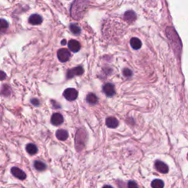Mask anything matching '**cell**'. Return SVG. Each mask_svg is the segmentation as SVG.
I'll list each match as a JSON object with an SVG mask.
<instances>
[{"mask_svg": "<svg viewBox=\"0 0 188 188\" xmlns=\"http://www.w3.org/2000/svg\"><path fill=\"white\" fill-rule=\"evenodd\" d=\"M63 96L67 100L74 101L76 100L77 96H78V91L74 88H68V89L65 90Z\"/></svg>", "mask_w": 188, "mask_h": 188, "instance_id": "6da1fadb", "label": "cell"}, {"mask_svg": "<svg viewBox=\"0 0 188 188\" xmlns=\"http://www.w3.org/2000/svg\"><path fill=\"white\" fill-rule=\"evenodd\" d=\"M57 57L60 61L65 62L70 59L71 53L66 49H61L57 51Z\"/></svg>", "mask_w": 188, "mask_h": 188, "instance_id": "7a4b0ae2", "label": "cell"}, {"mask_svg": "<svg viewBox=\"0 0 188 188\" xmlns=\"http://www.w3.org/2000/svg\"><path fill=\"white\" fill-rule=\"evenodd\" d=\"M84 73V69L83 67H75L71 70H69L67 73V77L68 78H72L75 76H80Z\"/></svg>", "mask_w": 188, "mask_h": 188, "instance_id": "3957f363", "label": "cell"}, {"mask_svg": "<svg viewBox=\"0 0 188 188\" xmlns=\"http://www.w3.org/2000/svg\"><path fill=\"white\" fill-rule=\"evenodd\" d=\"M103 91L109 97L113 96L115 94V88H114V85L111 83H106L103 86Z\"/></svg>", "mask_w": 188, "mask_h": 188, "instance_id": "277c9868", "label": "cell"}, {"mask_svg": "<svg viewBox=\"0 0 188 188\" xmlns=\"http://www.w3.org/2000/svg\"><path fill=\"white\" fill-rule=\"evenodd\" d=\"M11 173L15 177H16V178H18L19 179H21V180H24V179H25L26 177H27V175H26L25 173L22 170H21L20 168L17 167L12 168Z\"/></svg>", "mask_w": 188, "mask_h": 188, "instance_id": "5b68a950", "label": "cell"}, {"mask_svg": "<svg viewBox=\"0 0 188 188\" xmlns=\"http://www.w3.org/2000/svg\"><path fill=\"white\" fill-rule=\"evenodd\" d=\"M63 117L60 113L53 114L51 118V123L55 126H59L63 123Z\"/></svg>", "mask_w": 188, "mask_h": 188, "instance_id": "8992f818", "label": "cell"}, {"mask_svg": "<svg viewBox=\"0 0 188 188\" xmlns=\"http://www.w3.org/2000/svg\"><path fill=\"white\" fill-rule=\"evenodd\" d=\"M155 168L159 172L163 173V174H167L168 172V165L162 161L157 160L155 162Z\"/></svg>", "mask_w": 188, "mask_h": 188, "instance_id": "52a82bcc", "label": "cell"}, {"mask_svg": "<svg viewBox=\"0 0 188 188\" xmlns=\"http://www.w3.org/2000/svg\"><path fill=\"white\" fill-rule=\"evenodd\" d=\"M68 46L69 49H70L71 51H73V52H77V51L80 50L81 48L80 44L76 40H71L70 41L68 42Z\"/></svg>", "mask_w": 188, "mask_h": 188, "instance_id": "ba28073f", "label": "cell"}, {"mask_svg": "<svg viewBox=\"0 0 188 188\" xmlns=\"http://www.w3.org/2000/svg\"><path fill=\"white\" fill-rule=\"evenodd\" d=\"M42 17L38 14H32L29 18V22L32 25H39L42 23Z\"/></svg>", "mask_w": 188, "mask_h": 188, "instance_id": "9c48e42d", "label": "cell"}, {"mask_svg": "<svg viewBox=\"0 0 188 188\" xmlns=\"http://www.w3.org/2000/svg\"><path fill=\"white\" fill-rule=\"evenodd\" d=\"M56 137L58 140H62V141H65L68 139V132L65 129H59L56 132Z\"/></svg>", "mask_w": 188, "mask_h": 188, "instance_id": "30bf717a", "label": "cell"}, {"mask_svg": "<svg viewBox=\"0 0 188 188\" xmlns=\"http://www.w3.org/2000/svg\"><path fill=\"white\" fill-rule=\"evenodd\" d=\"M106 125L109 128L115 129L118 126V121L114 117H109L106 119Z\"/></svg>", "mask_w": 188, "mask_h": 188, "instance_id": "8fae6325", "label": "cell"}, {"mask_svg": "<svg viewBox=\"0 0 188 188\" xmlns=\"http://www.w3.org/2000/svg\"><path fill=\"white\" fill-rule=\"evenodd\" d=\"M11 93H12L11 88H10L9 85H6L5 84V85H3L2 86L1 90H0V94H1L2 96L8 97L10 96Z\"/></svg>", "mask_w": 188, "mask_h": 188, "instance_id": "7c38bea8", "label": "cell"}, {"mask_svg": "<svg viewBox=\"0 0 188 188\" xmlns=\"http://www.w3.org/2000/svg\"><path fill=\"white\" fill-rule=\"evenodd\" d=\"M26 150L30 155H34L38 152V148L33 143H29L26 146Z\"/></svg>", "mask_w": 188, "mask_h": 188, "instance_id": "4fadbf2b", "label": "cell"}, {"mask_svg": "<svg viewBox=\"0 0 188 188\" xmlns=\"http://www.w3.org/2000/svg\"><path fill=\"white\" fill-rule=\"evenodd\" d=\"M131 46L134 49H139L142 46V43L140 40L137 38H132L130 40Z\"/></svg>", "mask_w": 188, "mask_h": 188, "instance_id": "5bb4252c", "label": "cell"}, {"mask_svg": "<svg viewBox=\"0 0 188 188\" xmlns=\"http://www.w3.org/2000/svg\"><path fill=\"white\" fill-rule=\"evenodd\" d=\"M9 27V24L5 19H0V33H5Z\"/></svg>", "mask_w": 188, "mask_h": 188, "instance_id": "9a60e30c", "label": "cell"}, {"mask_svg": "<svg viewBox=\"0 0 188 188\" xmlns=\"http://www.w3.org/2000/svg\"><path fill=\"white\" fill-rule=\"evenodd\" d=\"M87 101L90 105H95L98 102V98L94 94L90 93L87 96Z\"/></svg>", "mask_w": 188, "mask_h": 188, "instance_id": "2e32d148", "label": "cell"}, {"mask_svg": "<svg viewBox=\"0 0 188 188\" xmlns=\"http://www.w3.org/2000/svg\"><path fill=\"white\" fill-rule=\"evenodd\" d=\"M34 166L36 170H39V171H42V170L46 169V164L44 163L41 161H35L34 163Z\"/></svg>", "mask_w": 188, "mask_h": 188, "instance_id": "e0dca14e", "label": "cell"}, {"mask_svg": "<svg viewBox=\"0 0 188 188\" xmlns=\"http://www.w3.org/2000/svg\"><path fill=\"white\" fill-rule=\"evenodd\" d=\"M152 188H163L164 182L161 179H154L152 182Z\"/></svg>", "mask_w": 188, "mask_h": 188, "instance_id": "ac0fdd59", "label": "cell"}, {"mask_svg": "<svg viewBox=\"0 0 188 188\" xmlns=\"http://www.w3.org/2000/svg\"><path fill=\"white\" fill-rule=\"evenodd\" d=\"M124 19L128 21H133L136 19V14L133 11H127L124 14Z\"/></svg>", "mask_w": 188, "mask_h": 188, "instance_id": "d6986e66", "label": "cell"}, {"mask_svg": "<svg viewBox=\"0 0 188 188\" xmlns=\"http://www.w3.org/2000/svg\"><path fill=\"white\" fill-rule=\"evenodd\" d=\"M70 30L74 35H79L81 32V29L77 24H71L70 25Z\"/></svg>", "mask_w": 188, "mask_h": 188, "instance_id": "ffe728a7", "label": "cell"}, {"mask_svg": "<svg viewBox=\"0 0 188 188\" xmlns=\"http://www.w3.org/2000/svg\"><path fill=\"white\" fill-rule=\"evenodd\" d=\"M128 188H138V186L135 181H130L128 183Z\"/></svg>", "mask_w": 188, "mask_h": 188, "instance_id": "44dd1931", "label": "cell"}, {"mask_svg": "<svg viewBox=\"0 0 188 188\" xmlns=\"http://www.w3.org/2000/svg\"><path fill=\"white\" fill-rule=\"evenodd\" d=\"M123 73H124V75L126 77H131L132 75V72L131 70H129V69H124V71H123Z\"/></svg>", "mask_w": 188, "mask_h": 188, "instance_id": "7402d4cb", "label": "cell"}, {"mask_svg": "<svg viewBox=\"0 0 188 188\" xmlns=\"http://www.w3.org/2000/svg\"><path fill=\"white\" fill-rule=\"evenodd\" d=\"M6 73L3 71H0V81H3L6 79Z\"/></svg>", "mask_w": 188, "mask_h": 188, "instance_id": "603a6c76", "label": "cell"}, {"mask_svg": "<svg viewBox=\"0 0 188 188\" xmlns=\"http://www.w3.org/2000/svg\"><path fill=\"white\" fill-rule=\"evenodd\" d=\"M31 103L35 106L39 105V101H38V99H32L31 100Z\"/></svg>", "mask_w": 188, "mask_h": 188, "instance_id": "cb8c5ba5", "label": "cell"}, {"mask_svg": "<svg viewBox=\"0 0 188 188\" xmlns=\"http://www.w3.org/2000/svg\"><path fill=\"white\" fill-rule=\"evenodd\" d=\"M3 108L0 105V122H1L2 118H3Z\"/></svg>", "mask_w": 188, "mask_h": 188, "instance_id": "d4e9b609", "label": "cell"}, {"mask_svg": "<svg viewBox=\"0 0 188 188\" xmlns=\"http://www.w3.org/2000/svg\"><path fill=\"white\" fill-rule=\"evenodd\" d=\"M102 188H113L112 187V186H110V185H106V186H104V187Z\"/></svg>", "mask_w": 188, "mask_h": 188, "instance_id": "484cf974", "label": "cell"}, {"mask_svg": "<svg viewBox=\"0 0 188 188\" xmlns=\"http://www.w3.org/2000/svg\"><path fill=\"white\" fill-rule=\"evenodd\" d=\"M61 44H62V45H66V40H62Z\"/></svg>", "mask_w": 188, "mask_h": 188, "instance_id": "4316f807", "label": "cell"}]
</instances>
